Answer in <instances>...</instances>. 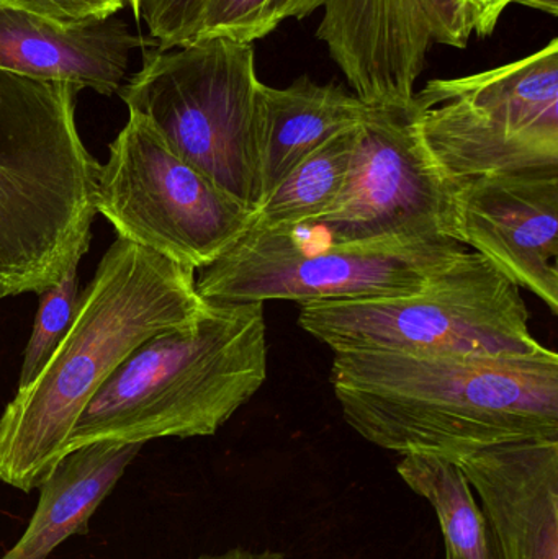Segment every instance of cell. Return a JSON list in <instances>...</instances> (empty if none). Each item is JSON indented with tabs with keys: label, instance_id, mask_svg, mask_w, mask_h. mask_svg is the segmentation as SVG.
Returning <instances> with one entry per match:
<instances>
[{
	"label": "cell",
	"instance_id": "6",
	"mask_svg": "<svg viewBox=\"0 0 558 559\" xmlns=\"http://www.w3.org/2000/svg\"><path fill=\"white\" fill-rule=\"evenodd\" d=\"M298 324L333 352L503 357L546 348L520 286L474 251L412 295L300 305Z\"/></svg>",
	"mask_w": 558,
	"mask_h": 559
},
{
	"label": "cell",
	"instance_id": "19",
	"mask_svg": "<svg viewBox=\"0 0 558 559\" xmlns=\"http://www.w3.org/2000/svg\"><path fill=\"white\" fill-rule=\"evenodd\" d=\"M79 264H72L58 282L39 293V306L32 335L23 355L19 390L28 386L48 364L71 329L78 311Z\"/></svg>",
	"mask_w": 558,
	"mask_h": 559
},
{
	"label": "cell",
	"instance_id": "7",
	"mask_svg": "<svg viewBox=\"0 0 558 559\" xmlns=\"http://www.w3.org/2000/svg\"><path fill=\"white\" fill-rule=\"evenodd\" d=\"M426 150L452 180L558 170V39L500 68L415 92Z\"/></svg>",
	"mask_w": 558,
	"mask_h": 559
},
{
	"label": "cell",
	"instance_id": "15",
	"mask_svg": "<svg viewBox=\"0 0 558 559\" xmlns=\"http://www.w3.org/2000/svg\"><path fill=\"white\" fill-rule=\"evenodd\" d=\"M369 105L343 85L301 75L288 87L262 84L258 107V205L321 144L359 127Z\"/></svg>",
	"mask_w": 558,
	"mask_h": 559
},
{
	"label": "cell",
	"instance_id": "23",
	"mask_svg": "<svg viewBox=\"0 0 558 559\" xmlns=\"http://www.w3.org/2000/svg\"><path fill=\"white\" fill-rule=\"evenodd\" d=\"M423 7L435 43L461 49L468 45L474 33L468 0H423Z\"/></svg>",
	"mask_w": 558,
	"mask_h": 559
},
{
	"label": "cell",
	"instance_id": "18",
	"mask_svg": "<svg viewBox=\"0 0 558 559\" xmlns=\"http://www.w3.org/2000/svg\"><path fill=\"white\" fill-rule=\"evenodd\" d=\"M396 473L436 512L446 559H494L484 511L458 463L441 456L405 455Z\"/></svg>",
	"mask_w": 558,
	"mask_h": 559
},
{
	"label": "cell",
	"instance_id": "1",
	"mask_svg": "<svg viewBox=\"0 0 558 559\" xmlns=\"http://www.w3.org/2000/svg\"><path fill=\"white\" fill-rule=\"evenodd\" d=\"M347 426L399 455L454 460L523 439H558V355L334 352Z\"/></svg>",
	"mask_w": 558,
	"mask_h": 559
},
{
	"label": "cell",
	"instance_id": "14",
	"mask_svg": "<svg viewBox=\"0 0 558 559\" xmlns=\"http://www.w3.org/2000/svg\"><path fill=\"white\" fill-rule=\"evenodd\" d=\"M157 48L120 16L51 20L0 10V71L38 81L68 82L102 95L127 82L134 49Z\"/></svg>",
	"mask_w": 558,
	"mask_h": 559
},
{
	"label": "cell",
	"instance_id": "25",
	"mask_svg": "<svg viewBox=\"0 0 558 559\" xmlns=\"http://www.w3.org/2000/svg\"><path fill=\"white\" fill-rule=\"evenodd\" d=\"M189 559H288L281 551L271 550H251V548H228L225 551H218V554H202L199 557Z\"/></svg>",
	"mask_w": 558,
	"mask_h": 559
},
{
	"label": "cell",
	"instance_id": "12",
	"mask_svg": "<svg viewBox=\"0 0 558 559\" xmlns=\"http://www.w3.org/2000/svg\"><path fill=\"white\" fill-rule=\"evenodd\" d=\"M323 7L317 38L369 107H405L431 49L423 0H300L294 19Z\"/></svg>",
	"mask_w": 558,
	"mask_h": 559
},
{
	"label": "cell",
	"instance_id": "2",
	"mask_svg": "<svg viewBox=\"0 0 558 559\" xmlns=\"http://www.w3.org/2000/svg\"><path fill=\"white\" fill-rule=\"evenodd\" d=\"M205 306L195 271L117 238L79 296L58 350L0 417V481L38 489L102 384L144 342L189 328Z\"/></svg>",
	"mask_w": 558,
	"mask_h": 559
},
{
	"label": "cell",
	"instance_id": "21",
	"mask_svg": "<svg viewBox=\"0 0 558 559\" xmlns=\"http://www.w3.org/2000/svg\"><path fill=\"white\" fill-rule=\"evenodd\" d=\"M206 0H141L143 20L157 49L176 48L195 38Z\"/></svg>",
	"mask_w": 558,
	"mask_h": 559
},
{
	"label": "cell",
	"instance_id": "26",
	"mask_svg": "<svg viewBox=\"0 0 558 559\" xmlns=\"http://www.w3.org/2000/svg\"><path fill=\"white\" fill-rule=\"evenodd\" d=\"M517 2L533 7V9L541 10V12L550 13L554 16L558 12V0H517Z\"/></svg>",
	"mask_w": 558,
	"mask_h": 559
},
{
	"label": "cell",
	"instance_id": "8",
	"mask_svg": "<svg viewBox=\"0 0 558 559\" xmlns=\"http://www.w3.org/2000/svg\"><path fill=\"white\" fill-rule=\"evenodd\" d=\"M467 251L452 238L305 249L294 231L251 226L200 271L197 293L212 305H298L392 298L425 288Z\"/></svg>",
	"mask_w": 558,
	"mask_h": 559
},
{
	"label": "cell",
	"instance_id": "27",
	"mask_svg": "<svg viewBox=\"0 0 558 559\" xmlns=\"http://www.w3.org/2000/svg\"><path fill=\"white\" fill-rule=\"evenodd\" d=\"M141 0H127L128 5L133 10L134 16L138 19V10H140Z\"/></svg>",
	"mask_w": 558,
	"mask_h": 559
},
{
	"label": "cell",
	"instance_id": "17",
	"mask_svg": "<svg viewBox=\"0 0 558 559\" xmlns=\"http://www.w3.org/2000/svg\"><path fill=\"white\" fill-rule=\"evenodd\" d=\"M356 138L357 127L351 128L301 159L256 206L251 226L295 231L313 225L337 202L346 186Z\"/></svg>",
	"mask_w": 558,
	"mask_h": 559
},
{
	"label": "cell",
	"instance_id": "22",
	"mask_svg": "<svg viewBox=\"0 0 558 559\" xmlns=\"http://www.w3.org/2000/svg\"><path fill=\"white\" fill-rule=\"evenodd\" d=\"M127 0H0V10L32 13L51 20L107 19L117 15Z\"/></svg>",
	"mask_w": 558,
	"mask_h": 559
},
{
	"label": "cell",
	"instance_id": "16",
	"mask_svg": "<svg viewBox=\"0 0 558 559\" xmlns=\"http://www.w3.org/2000/svg\"><path fill=\"white\" fill-rule=\"evenodd\" d=\"M143 443L97 442L69 452L39 486L38 506L22 538L0 559H46L81 534Z\"/></svg>",
	"mask_w": 558,
	"mask_h": 559
},
{
	"label": "cell",
	"instance_id": "13",
	"mask_svg": "<svg viewBox=\"0 0 558 559\" xmlns=\"http://www.w3.org/2000/svg\"><path fill=\"white\" fill-rule=\"evenodd\" d=\"M452 462L484 511L494 559H558V439L511 440Z\"/></svg>",
	"mask_w": 558,
	"mask_h": 559
},
{
	"label": "cell",
	"instance_id": "5",
	"mask_svg": "<svg viewBox=\"0 0 558 559\" xmlns=\"http://www.w3.org/2000/svg\"><path fill=\"white\" fill-rule=\"evenodd\" d=\"M261 85L252 45L215 36L144 49L118 95L174 154L256 210Z\"/></svg>",
	"mask_w": 558,
	"mask_h": 559
},
{
	"label": "cell",
	"instance_id": "20",
	"mask_svg": "<svg viewBox=\"0 0 558 559\" xmlns=\"http://www.w3.org/2000/svg\"><path fill=\"white\" fill-rule=\"evenodd\" d=\"M300 0H206L195 39H235L252 45L274 32L284 20L294 19Z\"/></svg>",
	"mask_w": 558,
	"mask_h": 559
},
{
	"label": "cell",
	"instance_id": "10",
	"mask_svg": "<svg viewBox=\"0 0 558 559\" xmlns=\"http://www.w3.org/2000/svg\"><path fill=\"white\" fill-rule=\"evenodd\" d=\"M454 190L423 143L413 100L369 107L340 199L308 228L324 229L340 246L455 239Z\"/></svg>",
	"mask_w": 558,
	"mask_h": 559
},
{
	"label": "cell",
	"instance_id": "11",
	"mask_svg": "<svg viewBox=\"0 0 558 559\" xmlns=\"http://www.w3.org/2000/svg\"><path fill=\"white\" fill-rule=\"evenodd\" d=\"M455 241L487 258L558 312V170L494 174L455 183Z\"/></svg>",
	"mask_w": 558,
	"mask_h": 559
},
{
	"label": "cell",
	"instance_id": "3",
	"mask_svg": "<svg viewBox=\"0 0 558 559\" xmlns=\"http://www.w3.org/2000/svg\"><path fill=\"white\" fill-rule=\"evenodd\" d=\"M79 91L0 71V299L39 295L88 251L102 164L75 123Z\"/></svg>",
	"mask_w": 558,
	"mask_h": 559
},
{
	"label": "cell",
	"instance_id": "9",
	"mask_svg": "<svg viewBox=\"0 0 558 559\" xmlns=\"http://www.w3.org/2000/svg\"><path fill=\"white\" fill-rule=\"evenodd\" d=\"M95 209L118 238L192 271L228 251L251 228L254 213L174 154L133 111L111 141Z\"/></svg>",
	"mask_w": 558,
	"mask_h": 559
},
{
	"label": "cell",
	"instance_id": "4",
	"mask_svg": "<svg viewBox=\"0 0 558 559\" xmlns=\"http://www.w3.org/2000/svg\"><path fill=\"white\" fill-rule=\"evenodd\" d=\"M264 305H212L189 328L156 335L102 384L64 455L97 442L215 436L268 378Z\"/></svg>",
	"mask_w": 558,
	"mask_h": 559
},
{
	"label": "cell",
	"instance_id": "24",
	"mask_svg": "<svg viewBox=\"0 0 558 559\" xmlns=\"http://www.w3.org/2000/svg\"><path fill=\"white\" fill-rule=\"evenodd\" d=\"M468 2H471L474 33L485 38L497 28L498 20L503 15L507 7L517 0H468Z\"/></svg>",
	"mask_w": 558,
	"mask_h": 559
}]
</instances>
